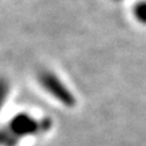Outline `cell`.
Here are the masks:
<instances>
[{
  "mask_svg": "<svg viewBox=\"0 0 146 146\" xmlns=\"http://www.w3.org/2000/svg\"><path fill=\"white\" fill-rule=\"evenodd\" d=\"M53 129V121L46 115L21 111L0 124V146H21L39 140Z\"/></svg>",
  "mask_w": 146,
  "mask_h": 146,
  "instance_id": "6da1fadb",
  "label": "cell"
},
{
  "mask_svg": "<svg viewBox=\"0 0 146 146\" xmlns=\"http://www.w3.org/2000/svg\"><path fill=\"white\" fill-rule=\"evenodd\" d=\"M39 90L51 100L63 108H74L77 105V97L68 85L66 80L52 68H42L35 76Z\"/></svg>",
  "mask_w": 146,
  "mask_h": 146,
  "instance_id": "7a4b0ae2",
  "label": "cell"
},
{
  "mask_svg": "<svg viewBox=\"0 0 146 146\" xmlns=\"http://www.w3.org/2000/svg\"><path fill=\"white\" fill-rule=\"evenodd\" d=\"M13 85L8 77L0 75V115L3 114L5 108L11 101Z\"/></svg>",
  "mask_w": 146,
  "mask_h": 146,
  "instance_id": "3957f363",
  "label": "cell"
},
{
  "mask_svg": "<svg viewBox=\"0 0 146 146\" xmlns=\"http://www.w3.org/2000/svg\"><path fill=\"white\" fill-rule=\"evenodd\" d=\"M133 17L140 24L146 25V0H140L133 6Z\"/></svg>",
  "mask_w": 146,
  "mask_h": 146,
  "instance_id": "277c9868",
  "label": "cell"
},
{
  "mask_svg": "<svg viewBox=\"0 0 146 146\" xmlns=\"http://www.w3.org/2000/svg\"><path fill=\"white\" fill-rule=\"evenodd\" d=\"M114 1H122V0H114Z\"/></svg>",
  "mask_w": 146,
  "mask_h": 146,
  "instance_id": "5b68a950",
  "label": "cell"
}]
</instances>
